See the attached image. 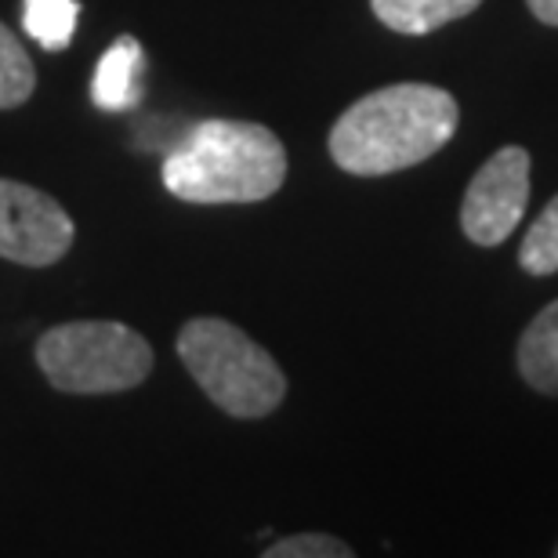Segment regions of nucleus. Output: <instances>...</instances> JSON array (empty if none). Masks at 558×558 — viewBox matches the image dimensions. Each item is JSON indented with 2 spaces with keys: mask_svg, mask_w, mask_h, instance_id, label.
Masks as SVG:
<instances>
[{
  "mask_svg": "<svg viewBox=\"0 0 558 558\" xmlns=\"http://www.w3.org/2000/svg\"><path fill=\"white\" fill-rule=\"evenodd\" d=\"M461 124L450 92L435 84H388L352 102L330 128V156L341 171L381 178L424 163Z\"/></svg>",
  "mask_w": 558,
  "mask_h": 558,
  "instance_id": "nucleus-1",
  "label": "nucleus"
},
{
  "mask_svg": "<svg viewBox=\"0 0 558 558\" xmlns=\"http://www.w3.org/2000/svg\"><path fill=\"white\" fill-rule=\"evenodd\" d=\"M160 174L185 204H262L287 182V149L265 124L210 117L167 153Z\"/></svg>",
  "mask_w": 558,
  "mask_h": 558,
  "instance_id": "nucleus-2",
  "label": "nucleus"
},
{
  "mask_svg": "<svg viewBox=\"0 0 558 558\" xmlns=\"http://www.w3.org/2000/svg\"><path fill=\"white\" fill-rule=\"evenodd\" d=\"M178 360L229 417L258 421L287 399V374L251 333L221 316H196L178 330Z\"/></svg>",
  "mask_w": 558,
  "mask_h": 558,
  "instance_id": "nucleus-3",
  "label": "nucleus"
},
{
  "mask_svg": "<svg viewBox=\"0 0 558 558\" xmlns=\"http://www.w3.org/2000/svg\"><path fill=\"white\" fill-rule=\"evenodd\" d=\"M37 366L65 396H117L153 374V344L113 319H73L44 330Z\"/></svg>",
  "mask_w": 558,
  "mask_h": 558,
  "instance_id": "nucleus-4",
  "label": "nucleus"
},
{
  "mask_svg": "<svg viewBox=\"0 0 558 558\" xmlns=\"http://www.w3.org/2000/svg\"><path fill=\"white\" fill-rule=\"evenodd\" d=\"M76 240V226L59 199L26 182L0 178V258L48 269L62 262Z\"/></svg>",
  "mask_w": 558,
  "mask_h": 558,
  "instance_id": "nucleus-5",
  "label": "nucleus"
},
{
  "mask_svg": "<svg viewBox=\"0 0 558 558\" xmlns=\"http://www.w3.org/2000/svg\"><path fill=\"white\" fill-rule=\"evenodd\" d=\"M530 204V153L505 145L478 167L461 204V229L478 247H500Z\"/></svg>",
  "mask_w": 558,
  "mask_h": 558,
  "instance_id": "nucleus-6",
  "label": "nucleus"
},
{
  "mask_svg": "<svg viewBox=\"0 0 558 558\" xmlns=\"http://www.w3.org/2000/svg\"><path fill=\"white\" fill-rule=\"evenodd\" d=\"M145 48L135 37H117L95 65L92 102L106 113H128L142 102Z\"/></svg>",
  "mask_w": 558,
  "mask_h": 558,
  "instance_id": "nucleus-7",
  "label": "nucleus"
},
{
  "mask_svg": "<svg viewBox=\"0 0 558 558\" xmlns=\"http://www.w3.org/2000/svg\"><path fill=\"white\" fill-rule=\"evenodd\" d=\"M519 374L530 388L558 396V301L530 323L519 341Z\"/></svg>",
  "mask_w": 558,
  "mask_h": 558,
  "instance_id": "nucleus-8",
  "label": "nucleus"
},
{
  "mask_svg": "<svg viewBox=\"0 0 558 558\" xmlns=\"http://www.w3.org/2000/svg\"><path fill=\"white\" fill-rule=\"evenodd\" d=\"M483 4V0H371L374 15L388 29L407 33V37H424L432 29H442L446 22H457Z\"/></svg>",
  "mask_w": 558,
  "mask_h": 558,
  "instance_id": "nucleus-9",
  "label": "nucleus"
},
{
  "mask_svg": "<svg viewBox=\"0 0 558 558\" xmlns=\"http://www.w3.org/2000/svg\"><path fill=\"white\" fill-rule=\"evenodd\" d=\"M81 4L76 0H22V26L44 51H65L73 44Z\"/></svg>",
  "mask_w": 558,
  "mask_h": 558,
  "instance_id": "nucleus-10",
  "label": "nucleus"
},
{
  "mask_svg": "<svg viewBox=\"0 0 558 558\" xmlns=\"http://www.w3.org/2000/svg\"><path fill=\"white\" fill-rule=\"evenodd\" d=\"M33 92H37V65L19 33L0 22V113L26 106Z\"/></svg>",
  "mask_w": 558,
  "mask_h": 558,
  "instance_id": "nucleus-11",
  "label": "nucleus"
},
{
  "mask_svg": "<svg viewBox=\"0 0 558 558\" xmlns=\"http://www.w3.org/2000/svg\"><path fill=\"white\" fill-rule=\"evenodd\" d=\"M519 265L530 276H555L558 272V196L526 229V240H522V247H519Z\"/></svg>",
  "mask_w": 558,
  "mask_h": 558,
  "instance_id": "nucleus-12",
  "label": "nucleus"
},
{
  "mask_svg": "<svg viewBox=\"0 0 558 558\" xmlns=\"http://www.w3.org/2000/svg\"><path fill=\"white\" fill-rule=\"evenodd\" d=\"M352 544H344L327 533H294L265 548V558H352Z\"/></svg>",
  "mask_w": 558,
  "mask_h": 558,
  "instance_id": "nucleus-13",
  "label": "nucleus"
},
{
  "mask_svg": "<svg viewBox=\"0 0 558 558\" xmlns=\"http://www.w3.org/2000/svg\"><path fill=\"white\" fill-rule=\"evenodd\" d=\"M530 11L537 15V22L544 26H558V0H526Z\"/></svg>",
  "mask_w": 558,
  "mask_h": 558,
  "instance_id": "nucleus-14",
  "label": "nucleus"
},
{
  "mask_svg": "<svg viewBox=\"0 0 558 558\" xmlns=\"http://www.w3.org/2000/svg\"><path fill=\"white\" fill-rule=\"evenodd\" d=\"M555 555H558V544H555Z\"/></svg>",
  "mask_w": 558,
  "mask_h": 558,
  "instance_id": "nucleus-15",
  "label": "nucleus"
}]
</instances>
